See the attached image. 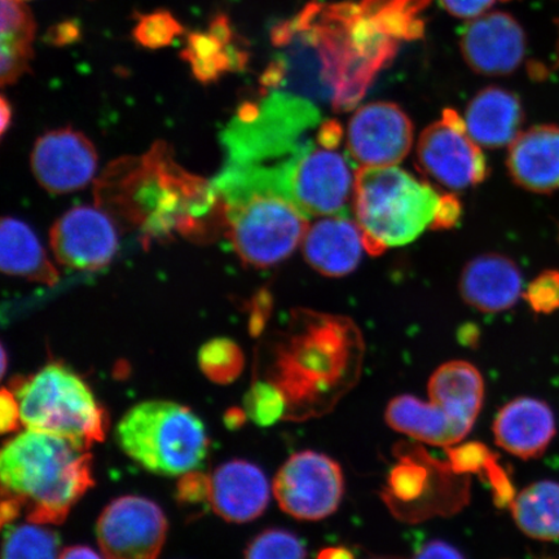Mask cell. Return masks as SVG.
Returning a JSON list of instances; mask_svg holds the SVG:
<instances>
[{
    "mask_svg": "<svg viewBox=\"0 0 559 559\" xmlns=\"http://www.w3.org/2000/svg\"><path fill=\"white\" fill-rule=\"evenodd\" d=\"M523 108L519 96L500 87H487L475 95L465 111L467 134L484 148L510 145L521 134Z\"/></svg>",
    "mask_w": 559,
    "mask_h": 559,
    "instance_id": "cell-23",
    "label": "cell"
},
{
    "mask_svg": "<svg viewBox=\"0 0 559 559\" xmlns=\"http://www.w3.org/2000/svg\"><path fill=\"white\" fill-rule=\"evenodd\" d=\"M306 548L295 534L265 530L249 544L245 559H306Z\"/></svg>",
    "mask_w": 559,
    "mask_h": 559,
    "instance_id": "cell-33",
    "label": "cell"
},
{
    "mask_svg": "<svg viewBox=\"0 0 559 559\" xmlns=\"http://www.w3.org/2000/svg\"><path fill=\"white\" fill-rule=\"evenodd\" d=\"M345 478L338 463L326 454L304 451L280 467L274 495L286 514L300 521H321L340 508Z\"/></svg>",
    "mask_w": 559,
    "mask_h": 559,
    "instance_id": "cell-11",
    "label": "cell"
},
{
    "mask_svg": "<svg viewBox=\"0 0 559 559\" xmlns=\"http://www.w3.org/2000/svg\"><path fill=\"white\" fill-rule=\"evenodd\" d=\"M391 469L383 501L397 519L416 522L435 514L456 513L469 499V475L453 473L449 463L431 459L423 449L403 447Z\"/></svg>",
    "mask_w": 559,
    "mask_h": 559,
    "instance_id": "cell-9",
    "label": "cell"
},
{
    "mask_svg": "<svg viewBox=\"0 0 559 559\" xmlns=\"http://www.w3.org/2000/svg\"><path fill=\"white\" fill-rule=\"evenodd\" d=\"M0 107H2V109H0V114H2V134H5L12 118L11 105L7 102L5 97H2V105H0Z\"/></svg>",
    "mask_w": 559,
    "mask_h": 559,
    "instance_id": "cell-47",
    "label": "cell"
},
{
    "mask_svg": "<svg viewBox=\"0 0 559 559\" xmlns=\"http://www.w3.org/2000/svg\"><path fill=\"white\" fill-rule=\"evenodd\" d=\"M417 160L425 175L451 191H465L487 178L484 152L467 134L463 118L451 109L423 131Z\"/></svg>",
    "mask_w": 559,
    "mask_h": 559,
    "instance_id": "cell-12",
    "label": "cell"
},
{
    "mask_svg": "<svg viewBox=\"0 0 559 559\" xmlns=\"http://www.w3.org/2000/svg\"><path fill=\"white\" fill-rule=\"evenodd\" d=\"M523 278L510 258L488 253L467 262L460 276V295L480 312L496 313L512 309L522 296Z\"/></svg>",
    "mask_w": 559,
    "mask_h": 559,
    "instance_id": "cell-21",
    "label": "cell"
},
{
    "mask_svg": "<svg viewBox=\"0 0 559 559\" xmlns=\"http://www.w3.org/2000/svg\"><path fill=\"white\" fill-rule=\"evenodd\" d=\"M431 0H361V10L396 40L421 38L425 24L421 12Z\"/></svg>",
    "mask_w": 559,
    "mask_h": 559,
    "instance_id": "cell-27",
    "label": "cell"
},
{
    "mask_svg": "<svg viewBox=\"0 0 559 559\" xmlns=\"http://www.w3.org/2000/svg\"><path fill=\"white\" fill-rule=\"evenodd\" d=\"M305 145L285 166L286 198L307 216L342 215L353 206L356 173L338 146Z\"/></svg>",
    "mask_w": 559,
    "mask_h": 559,
    "instance_id": "cell-10",
    "label": "cell"
},
{
    "mask_svg": "<svg viewBox=\"0 0 559 559\" xmlns=\"http://www.w3.org/2000/svg\"><path fill=\"white\" fill-rule=\"evenodd\" d=\"M496 444L522 460L540 457L557 435L554 411L543 401L522 396L499 411L493 426Z\"/></svg>",
    "mask_w": 559,
    "mask_h": 559,
    "instance_id": "cell-20",
    "label": "cell"
},
{
    "mask_svg": "<svg viewBox=\"0 0 559 559\" xmlns=\"http://www.w3.org/2000/svg\"><path fill=\"white\" fill-rule=\"evenodd\" d=\"M60 559H103L94 549L85 545H75L62 551Z\"/></svg>",
    "mask_w": 559,
    "mask_h": 559,
    "instance_id": "cell-43",
    "label": "cell"
},
{
    "mask_svg": "<svg viewBox=\"0 0 559 559\" xmlns=\"http://www.w3.org/2000/svg\"><path fill=\"white\" fill-rule=\"evenodd\" d=\"M247 417L243 409L230 408L225 416V424L228 429H239L247 421Z\"/></svg>",
    "mask_w": 559,
    "mask_h": 559,
    "instance_id": "cell-45",
    "label": "cell"
},
{
    "mask_svg": "<svg viewBox=\"0 0 559 559\" xmlns=\"http://www.w3.org/2000/svg\"><path fill=\"white\" fill-rule=\"evenodd\" d=\"M21 512V506L15 499L4 498L2 502V524L11 523L17 519Z\"/></svg>",
    "mask_w": 559,
    "mask_h": 559,
    "instance_id": "cell-44",
    "label": "cell"
},
{
    "mask_svg": "<svg viewBox=\"0 0 559 559\" xmlns=\"http://www.w3.org/2000/svg\"><path fill=\"white\" fill-rule=\"evenodd\" d=\"M230 241L242 261L271 267L295 253L309 222L295 202L276 192H254L226 202Z\"/></svg>",
    "mask_w": 559,
    "mask_h": 559,
    "instance_id": "cell-8",
    "label": "cell"
},
{
    "mask_svg": "<svg viewBox=\"0 0 559 559\" xmlns=\"http://www.w3.org/2000/svg\"><path fill=\"white\" fill-rule=\"evenodd\" d=\"M243 411L255 425L267 428L285 416L286 400L274 382L258 381L243 397Z\"/></svg>",
    "mask_w": 559,
    "mask_h": 559,
    "instance_id": "cell-31",
    "label": "cell"
},
{
    "mask_svg": "<svg viewBox=\"0 0 559 559\" xmlns=\"http://www.w3.org/2000/svg\"><path fill=\"white\" fill-rule=\"evenodd\" d=\"M199 365L210 381L228 384L241 374L243 355L234 341L214 340L200 349Z\"/></svg>",
    "mask_w": 559,
    "mask_h": 559,
    "instance_id": "cell-29",
    "label": "cell"
},
{
    "mask_svg": "<svg viewBox=\"0 0 559 559\" xmlns=\"http://www.w3.org/2000/svg\"><path fill=\"white\" fill-rule=\"evenodd\" d=\"M445 452L449 457L447 463L452 472L459 475H484L488 464L496 456L487 445L479 442L447 447Z\"/></svg>",
    "mask_w": 559,
    "mask_h": 559,
    "instance_id": "cell-34",
    "label": "cell"
},
{
    "mask_svg": "<svg viewBox=\"0 0 559 559\" xmlns=\"http://www.w3.org/2000/svg\"><path fill=\"white\" fill-rule=\"evenodd\" d=\"M429 402L394 397L384 412L391 429L430 445L452 447L473 429L485 401V381L471 362L454 360L430 377Z\"/></svg>",
    "mask_w": 559,
    "mask_h": 559,
    "instance_id": "cell-5",
    "label": "cell"
},
{
    "mask_svg": "<svg viewBox=\"0 0 559 559\" xmlns=\"http://www.w3.org/2000/svg\"><path fill=\"white\" fill-rule=\"evenodd\" d=\"M177 498L186 504L210 502V478L198 471L187 473L178 484Z\"/></svg>",
    "mask_w": 559,
    "mask_h": 559,
    "instance_id": "cell-37",
    "label": "cell"
},
{
    "mask_svg": "<svg viewBox=\"0 0 559 559\" xmlns=\"http://www.w3.org/2000/svg\"><path fill=\"white\" fill-rule=\"evenodd\" d=\"M0 264L4 274L21 276L52 285L58 271L35 236L33 229L15 218H4L0 227Z\"/></svg>",
    "mask_w": 559,
    "mask_h": 559,
    "instance_id": "cell-24",
    "label": "cell"
},
{
    "mask_svg": "<svg viewBox=\"0 0 559 559\" xmlns=\"http://www.w3.org/2000/svg\"><path fill=\"white\" fill-rule=\"evenodd\" d=\"M270 502V484L254 464L233 460L210 477V504L223 520L247 523L262 515Z\"/></svg>",
    "mask_w": 559,
    "mask_h": 559,
    "instance_id": "cell-19",
    "label": "cell"
},
{
    "mask_svg": "<svg viewBox=\"0 0 559 559\" xmlns=\"http://www.w3.org/2000/svg\"><path fill=\"white\" fill-rule=\"evenodd\" d=\"M4 498L26 508L27 521L59 524L94 486L91 454L48 432H20L0 453Z\"/></svg>",
    "mask_w": 559,
    "mask_h": 559,
    "instance_id": "cell-3",
    "label": "cell"
},
{
    "mask_svg": "<svg viewBox=\"0 0 559 559\" xmlns=\"http://www.w3.org/2000/svg\"><path fill=\"white\" fill-rule=\"evenodd\" d=\"M414 559H465V557L453 545L442 540H432L426 543Z\"/></svg>",
    "mask_w": 559,
    "mask_h": 559,
    "instance_id": "cell-41",
    "label": "cell"
},
{
    "mask_svg": "<svg viewBox=\"0 0 559 559\" xmlns=\"http://www.w3.org/2000/svg\"><path fill=\"white\" fill-rule=\"evenodd\" d=\"M317 559H354V555L346 548L332 547L321 550Z\"/></svg>",
    "mask_w": 559,
    "mask_h": 559,
    "instance_id": "cell-46",
    "label": "cell"
},
{
    "mask_svg": "<svg viewBox=\"0 0 559 559\" xmlns=\"http://www.w3.org/2000/svg\"><path fill=\"white\" fill-rule=\"evenodd\" d=\"M557 62H558V66H559V44H558V60H557Z\"/></svg>",
    "mask_w": 559,
    "mask_h": 559,
    "instance_id": "cell-49",
    "label": "cell"
},
{
    "mask_svg": "<svg viewBox=\"0 0 559 559\" xmlns=\"http://www.w3.org/2000/svg\"><path fill=\"white\" fill-rule=\"evenodd\" d=\"M60 542L53 531L38 523L4 530L2 559H60Z\"/></svg>",
    "mask_w": 559,
    "mask_h": 559,
    "instance_id": "cell-28",
    "label": "cell"
},
{
    "mask_svg": "<svg viewBox=\"0 0 559 559\" xmlns=\"http://www.w3.org/2000/svg\"><path fill=\"white\" fill-rule=\"evenodd\" d=\"M2 356H3V362H2L3 368H2V372H3V374H4V373H5V367H7L5 349H4V348L2 349Z\"/></svg>",
    "mask_w": 559,
    "mask_h": 559,
    "instance_id": "cell-48",
    "label": "cell"
},
{
    "mask_svg": "<svg viewBox=\"0 0 559 559\" xmlns=\"http://www.w3.org/2000/svg\"><path fill=\"white\" fill-rule=\"evenodd\" d=\"M442 195L397 166L360 167L353 210L370 254L403 247L435 225Z\"/></svg>",
    "mask_w": 559,
    "mask_h": 559,
    "instance_id": "cell-4",
    "label": "cell"
},
{
    "mask_svg": "<svg viewBox=\"0 0 559 559\" xmlns=\"http://www.w3.org/2000/svg\"><path fill=\"white\" fill-rule=\"evenodd\" d=\"M461 215V205L456 198L452 195H442V202L438 210L437 218L432 228L445 229L456 225Z\"/></svg>",
    "mask_w": 559,
    "mask_h": 559,
    "instance_id": "cell-40",
    "label": "cell"
},
{
    "mask_svg": "<svg viewBox=\"0 0 559 559\" xmlns=\"http://www.w3.org/2000/svg\"><path fill=\"white\" fill-rule=\"evenodd\" d=\"M21 423L27 430L66 438L87 451L103 442L107 415L88 384L61 365H48L15 383Z\"/></svg>",
    "mask_w": 559,
    "mask_h": 559,
    "instance_id": "cell-7",
    "label": "cell"
},
{
    "mask_svg": "<svg viewBox=\"0 0 559 559\" xmlns=\"http://www.w3.org/2000/svg\"><path fill=\"white\" fill-rule=\"evenodd\" d=\"M481 477H484L488 486L491 487L496 507L500 509L512 507L516 498L515 488L504 467L499 464L498 454H496L491 463L488 464Z\"/></svg>",
    "mask_w": 559,
    "mask_h": 559,
    "instance_id": "cell-36",
    "label": "cell"
},
{
    "mask_svg": "<svg viewBox=\"0 0 559 559\" xmlns=\"http://www.w3.org/2000/svg\"><path fill=\"white\" fill-rule=\"evenodd\" d=\"M508 170L515 185L535 193L559 188V128L535 126L521 132L509 146Z\"/></svg>",
    "mask_w": 559,
    "mask_h": 559,
    "instance_id": "cell-22",
    "label": "cell"
},
{
    "mask_svg": "<svg viewBox=\"0 0 559 559\" xmlns=\"http://www.w3.org/2000/svg\"><path fill=\"white\" fill-rule=\"evenodd\" d=\"M118 445L145 471L180 477L200 469L209 452L204 423L190 408L169 401H146L126 412L117 425Z\"/></svg>",
    "mask_w": 559,
    "mask_h": 559,
    "instance_id": "cell-6",
    "label": "cell"
},
{
    "mask_svg": "<svg viewBox=\"0 0 559 559\" xmlns=\"http://www.w3.org/2000/svg\"><path fill=\"white\" fill-rule=\"evenodd\" d=\"M51 247L58 261L69 269L99 270L116 254L117 229L103 210L75 207L55 223L51 229Z\"/></svg>",
    "mask_w": 559,
    "mask_h": 559,
    "instance_id": "cell-15",
    "label": "cell"
},
{
    "mask_svg": "<svg viewBox=\"0 0 559 559\" xmlns=\"http://www.w3.org/2000/svg\"><path fill=\"white\" fill-rule=\"evenodd\" d=\"M80 35L81 29L79 24L74 23V21H64V23L52 27V31L48 33V39H50L52 45L67 46L79 40Z\"/></svg>",
    "mask_w": 559,
    "mask_h": 559,
    "instance_id": "cell-42",
    "label": "cell"
},
{
    "mask_svg": "<svg viewBox=\"0 0 559 559\" xmlns=\"http://www.w3.org/2000/svg\"><path fill=\"white\" fill-rule=\"evenodd\" d=\"M466 64L485 75H507L521 66L526 35L513 16L489 12L467 24L460 41Z\"/></svg>",
    "mask_w": 559,
    "mask_h": 559,
    "instance_id": "cell-16",
    "label": "cell"
},
{
    "mask_svg": "<svg viewBox=\"0 0 559 559\" xmlns=\"http://www.w3.org/2000/svg\"><path fill=\"white\" fill-rule=\"evenodd\" d=\"M362 340L353 321L310 313L280 347L272 381L283 391L288 419L324 416L358 382Z\"/></svg>",
    "mask_w": 559,
    "mask_h": 559,
    "instance_id": "cell-2",
    "label": "cell"
},
{
    "mask_svg": "<svg viewBox=\"0 0 559 559\" xmlns=\"http://www.w3.org/2000/svg\"><path fill=\"white\" fill-rule=\"evenodd\" d=\"M185 27L169 11H155L139 15L134 27V39L138 45L148 50H159L169 47L181 34Z\"/></svg>",
    "mask_w": 559,
    "mask_h": 559,
    "instance_id": "cell-32",
    "label": "cell"
},
{
    "mask_svg": "<svg viewBox=\"0 0 559 559\" xmlns=\"http://www.w3.org/2000/svg\"><path fill=\"white\" fill-rule=\"evenodd\" d=\"M302 249L307 263L326 277L352 274L368 251L365 233L345 215L325 216L313 223L307 229Z\"/></svg>",
    "mask_w": 559,
    "mask_h": 559,
    "instance_id": "cell-18",
    "label": "cell"
},
{
    "mask_svg": "<svg viewBox=\"0 0 559 559\" xmlns=\"http://www.w3.org/2000/svg\"><path fill=\"white\" fill-rule=\"evenodd\" d=\"M531 309L537 313L559 310V271L549 270L537 276L523 293Z\"/></svg>",
    "mask_w": 559,
    "mask_h": 559,
    "instance_id": "cell-35",
    "label": "cell"
},
{
    "mask_svg": "<svg viewBox=\"0 0 559 559\" xmlns=\"http://www.w3.org/2000/svg\"><path fill=\"white\" fill-rule=\"evenodd\" d=\"M181 59L191 66L195 80L209 85L227 73L243 70L249 62V51L239 38L225 45L209 31L193 32L187 35Z\"/></svg>",
    "mask_w": 559,
    "mask_h": 559,
    "instance_id": "cell-25",
    "label": "cell"
},
{
    "mask_svg": "<svg viewBox=\"0 0 559 559\" xmlns=\"http://www.w3.org/2000/svg\"><path fill=\"white\" fill-rule=\"evenodd\" d=\"M451 15L459 19H477L491 9L496 0H440Z\"/></svg>",
    "mask_w": 559,
    "mask_h": 559,
    "instance_id": "cell-38",
    "label": "cell"
},
{
    "mask_svg": "<svg viewBox=\"0 0 559 559\" xmlns=\"http://www.w3.org/2000/svg\"><path fill=\"white\" fill-rule=\"evenodd\" d=\"M96 195L105 209L156 237L202 233L223 201L215 186L175 164L164 145L109 166Z\"/></svg>",
    "mask_w": 559,
    "mask_h": 559,
    "instance_id": "cell-1",
    "label": "cell"
},
{
    "mask_svg": "<svg viewBox=\"0 0 559 559\" xmlns=\"http://www.w3.org/2000/svg\"><path fill=\"white\" fill-rule=\"evenodd\" d=\"M346 144L349 156L361 167L396 166L414 145V124L400 105L370 103L349 120Z\"/></svg>",
    "mask_w": 559,
    "mask_h": 559,
    "instance_id": "cell-14",
    "label": "cell"
},
{
    "mask_svg": "<svg viewBox=\"0 0 559 559\" xmlns=\"http://www.w3.org/2000/svg\"><path fill=\"white\" fill-rule=\"evenodd\" d=\"M21 423L20 405L15 394L3 389L0 394V429L3 435L19 428Z\"/></svg>",
    "mask_w": 559,
    "mask_h": 559,
    "instance_id": "cell-39",
    "label": "cell"
},
{
    "mask_svg": "<svg viewBox=\"0 0 559 559\" xmlns=\"http://www.w3.org/2000/svg\"><path fill=\"white\" fill-rule=\"evenodd\" d=\"M35 178L46 190L68 193L86 187L97 167L95 146L81 132L64 129L48 132L32 153Z\"/></svg>",
    "mask_w": 559,
    "mask_h": 559,
    "instance_id": "cell-17",
    "label": "cell"
},
{
    "mask_svg": "<svg viewBox=\"0 0 559 559\" xmlns=\"http://www.w3.org/2000/svg\"><path fill=\"white\" fill-rule=\"evenodd\" d=\"M167 535V520L155 501L122 496L103 510L97 543L107 559H156Z\"/></svg>",
    "mask_w": 559,
    "mask_h": 559,
    "instance_id": "cell-13",
    "label": "cell"
},
{
    "mask_svg": "<svg viewBox=\"0 0 559 559\" xmlns=\"http://www.w3.org/2000/svg\"><path fill=\"white\" fill-rule=\"evenodd\" d=\"M35 31L0 34V75L2 85H12L29 72Z\"/></svg>",
    "mask_w": 559,
    "mask_h": 559,
    "instance_id": "cell-30",
    "label": "cell"
},
{
    "mask_svg": "<svg viewBox=\"0 0 559 559\" xmlns=\"http://www.w3.org/2000/svg\"><path fill=\"white\" fill-rule=\"evenodd\" d=\"M512 514L516 526L531 539H559V484L542 480L524 488L513 501Z\"/></svg>",
    "mask_w": 559,
    "mask_h": 559,
    "instance_id": "cell-26",
    "label": "cell"
}]
</instances>
